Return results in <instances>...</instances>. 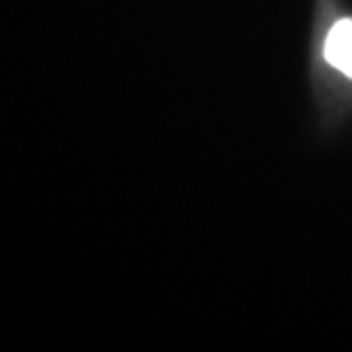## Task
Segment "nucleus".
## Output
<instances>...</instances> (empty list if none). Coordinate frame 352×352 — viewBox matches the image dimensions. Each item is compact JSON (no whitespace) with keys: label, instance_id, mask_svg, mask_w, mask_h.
Returning a JSON list of instances; mask_svg holds the SVG:
<instances>
[{"label":"nucleus","instance_id":"1","mask_svg":"<svg viewBox=\"0 0 352 352\" xmlns=\"http://www.w3.org/2000/svg\"><path fill=\"white\" fill-rule=\"evenodd\" d=\"M325 60L352 78V19H341L325 39Z\"/></svg>","mask_w":352,"mask_h":352}]
</instances>
